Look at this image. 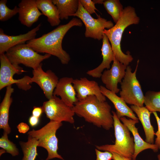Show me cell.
I'll list each match as a JSON object with an SVG mask.
<instances>
[{
    "mask_svg": "<svg viewBox=\"0 0 160 160\" xmlns=\"http://www.w3.org/2000/svg\"><path fill=\"white\" fill-rule=\"evenodd\" d=\"M52 1L58 9L60 20L68 19L76 12L79 7L78 0H52Z\"/></svg>",
    "mask_w": 160,
    "mask_h": 160,
    "instance_id": "603a6c76",
    "label": "cell"
},
{
    "mask_svg": "<svg viewBox=\"0 0 160 160\" xmlns=\"http://www.w3.org/2000/svg\"><path fill=\"white\" fill-rule=\"evenodd\" d=\"M144 104L150 111L160 112V91H148L144 95Z\"/></svg>",
    "mask_w": 160,
    "mask_h": 160,
    "instance_id": "d4e9b609",
    "label": "cell"
},
{
    "mask_svg": "<svg viewBox=\"0 0 160 160\" xmlns=\"http://www.w3.org/2000/svg\"><path fill=\"white\" fill-rule=\"evenodd\" d=\"M62 125V122L50 121L40 129H33L28 133V136L38 141V147H42L47 151V157L45 160L57 158L65 160L57 153L58 139L56 136L57 130Z\"/></svg>",
    "mask_w": 160,
    "mask_h": 160,
    "instance_id": "5b68a950",
    "label": "cell"
},
{
    "mask_svg": "<svg viewBox=\"0 0 160 160\" xmlns=\"http://www.w3.org/2000/svg\"><path fill=\"white\" fill-rule=\"evenodd\" d=\"M139 61L138 60L136 68L133 72L130 66H127L124 76L120 83L121 90L119 94L127 103L142 107L144 95L136 76Z\"/></svg>",
    "mask_w": 160,
    "mask_h": 160,
    "instance_id": "8992f818",
    "label": "cell"
},
{
    "mask_svg": "<svg viewBox=\"0 0 160 160\" xmlns=\"http://www.w3.org/2000/svg\"><path fill=\"white\" fill-rule=\"evenodd\" d=\"M17 128L19 132L20 133L25 134L30 129L29 127L25 123L21 122L17 126Z\"/></svg>",
    "mask_w": 160,
    "mask_h": 160,
    "instance_id": "1f68e13d",
    "label": "cell"
},
{
    "mask_svg": "<svg viewBox=\"0 0 160 160\" xmlns=\"http://www.w3.org/2000/svg\"><path fill=\"white\" fill-rule=\"evenodd\" d=\"M100 87L103 94L114 105L116 115L119 119L121 117L127 116L135 120H138L133 111L127 105L123 99L118 96L116 93L108 89L105 87L103 86H100Z\"/></svg>",
    "mask_w": 160,
    "mask_h": 160,
    "instance_id": "ac0fdd59",
    "label": "cell"
},
{
    "mask_svg": "<svg viewBox=\"0 0 160 160\" xmlns=\"http://www.w3.org/2000/svg\"><path fill=\"white\" fill-rule=\"evenodd\" d=\"M111 152L112 154L113 160H132V158L125 157L114 152Z\"/></svg>",
    "mask_w": 160,
    "mask_h": 160,
    "instance_id": "e575fe53",
    "label": "cell"
},
{
    "mask_svg": "<svg viewBox=\"0 0 160 160\" xmlns=\"http://www.w3.org/2000/svg\"><path fill=\"white\" fill-rule=\"evenodd\" d=\"M5 54L12 64L17 65L22 64L33 70L36 69L42 61L49 58L51 55L48 54H40L25 43L10 48Z\"/></svg>",
    "mask_w": 160,
    "mask_h": 160,
    "instance_id": "52a82bcc",
    "label": "cell"
},
{
    "mask_svg": "<svg viewBox=\"0 0 160 160\" xmlns=\"http://www.w3.org/2000/svg\"><path fill=\"white\" fill-rule=\"evenodd\" d=\"M73 80L72 77L61 78L59 80L53 93V95L60 96L64 103L71 108L79 101L73 84Z\"/></svg>",
    "mask_w": 160,
    "mask_h": 160,
    "instance_id": "2e32d148",
    "label": "cell"
},
{
    "mask_svg": "<svg viewBox=\"0 0 160 160\" xmlns=\"http://www.w3.org/2000/svg\"><path fill=\"white\" fill-rule=\"evenodd\" d=\"M23 154L22 160H35L38 153L37 147L38 142L35 138L28 136L26 142H19Z\"/></svg>",
    "mask_w": 160,
    "mask_h": 160,
    "instance_id": "cb8c5ba5",
    "label": "cell"
},
{
    "mask_svg": "<svg viewBox=\"0 0 160 160\" xmlns=\"http://www.w3.org/2000/svg\"><path fill=\"white\" fill-rule=\"evenodd\" d=\"M120 120L127 127L133 135L134 152L132 158V160H135L138 154L144 150L150 149L154 152H156L158 151L159 149L155 144H151L147 143L139 135L137 128L135 126L136 124L139 122L138 120L127 119L125 117L121 118Z\"/></svg>",
    "mask_w": 160,
    "mask_h": 160,
    "instance_id": "e0dca14e",
    "label": "cell"
},
{
    "mask_svg": "<svg viewBox=\"0 0 160 160\" xmlns=\"http://www.w3.org/2000/svg\"><path fill=\"white\" fill-rule=\"evenodd\" d=\"M14 91V89L12 85L6 87L4 97L0 105V128L3 129L4 132L8 134L11 132L8 123L9 111L12 101L11 95Z\"/></svg>",
    "mask_w": 160,
    "mask_h": 160,
    "instance_id": "44dd1931",
    "label": "cell"
},
{
    "mask_svg": "<svg viewBox=\"0 0 160 160\" xmlns=\"http://www.w3.org/2000/svg\"><path fill=\"white\" fill-rule=\"evenodd\" d=\"M28 122L29 124L31 127H35L39 124V118L32 115L29 118Z\"/></svg>",
    "mask_w": 160,
    "mask_h": 160,
    "instance_id": "836d02e7",
    "label": "cell"
},
{
    "mask_svg": "<svg viewBox=\"0 0 160 160\" xmlns=\"http://www.w3.org/2000/svg\"><path fill=\"white\" fill-rule=\"evenodd\" d=\"M73 84L79 101L84 99L88 96L95 95L100 101H106V97L102 93L100 87L96 81L83 77L74 79Z\"/></svg>",
    "mask_w": 160,
    "mask_h": 160,
    "instance_id": "4fadbf2b",
    "label": "cell"
},
{
    "mask_svg": "<svg viewBox=\"0 0 160 160\" xmlns=\"http://www.w3.org/2000/svg\"><path fill=\"white\" fill-rule=\"evenodd\" d=\"M18 19L21 23L30 28L43 15L39 9L35 0H22L18 4Z\"/></svg>",
    "mask_w": 160,
    "mask_h": 160,
    "instance_id": "9a60e30c",
    "label": "cell"
},
{
    "mask_svg": "<svg viewBox=\"0 0 160 160\" xmlns=\"http://www.w3.org/2000/svg\"><path fill=\"white\" fill-rule=\"evenodd\" d=\"M81 21L72 18L68 23L59 25L51 31L41 36L26 42V44L38 53H45L57 57L63 64H67L71 58L62 47L63 39L67 32L74 26L81 27Z\"/></svg>",
    "mask_w": 160,
    "mask_h": 160,
    "instance_id": "6da1fadb",
    "label": "cell"
},
{
    "mask_svg": "<svg viewBox=\"0 0 160 160\" xmlns=\"http://www.w3.org/2000/svg\"><path fill=\"white\" fill-rule=\"evenodd\" d=\"M6 152L5 151L4 149L0 150V156L3 153H4Z\"/></svg>",
    "mask_w": 160,
    "mask_h": 160,
    "instance_id": "8d00e7d4",
    "label": "cell"
},
{
    "mask_svg": "<svg viewBox=\"0 0 160 160\" xmlns=\"http://www.w3.org/2000/svg\"><path fill=\"white\" fill-rule=\"evenodd\" d=\"M113 120V127L115 138V144L96 146L97 149L118 153L125 157L132 158L134 152L133 137L127 126L121 123L116 113L112 111Z\"/></svg>",
    "mask_w": 160,
    "mask_h": 160,
    "instance_id": "277c9868",
    "label": "cell"
},
{
    "mask_svg": "<svg viewBox=\"0 0 160 160\" xmlns=\"http://www.w3.org/2000/svg\"><path fill=\"white\" fill-rule=\"evenodd\" d=\"M75 114L98 127L109 130L113 127L111 106L108 102L100 100L95 95L78 101L72 108Z\"/></svg>",
    "mask_w": 160,
    "mask_h": 160,
    "instance_id": "7a4b0ae2",
    "label": "cell"
},
{
    "mask_svg": "<svg viewBox=\"0 0 160 160\" xmlns=\"http://www.w3.org/2000/svg\"><path fill=\"white\" fill-rule=\"evenodd\" d=\"M7 0L0 1V20L5 21L11 18L19 12V7L16 6L13 9L6 5Z\"/></svg>",
    "mask_w": 160,
    "mask_h": 160,
    "instance_id": "4316f807",
    "label": "cell"
},
{
    "mask_svg": "<svg viewBox=\"0 0 160 160\" xmlns=\"http://www.w3.org/2000/svg\"><path fill=\"white\" fill-rule=\"evenodd\" d=\"M8 135L6 132H4L0 138V147L12 156H17L19 154L18 150L15 145L8 139Z\"/></svg>",
    "mask_w": 160,
    "mask_h": 160,
    "instance_id": "83f0119b",
    "label": "cell"
},
{
    "mask_svg": "<svg viewBox=\"0 0 160 160\" xmlns=\"http://www.w3.org/2000/svg\"><path fill=\"white\" fill-rule=\"evenodd\" d=\"M43 112L50 121L62 122L65 121L71 124L74 122L75 114L72 109L57 96L53 95L48 101L44 102L42 106Z\"/></svg>",
    "mask_w": 160,
    "mask_h": 160,
    "instance_id": "9c48e42d",
    "label": "cell"
},
{
    "mask_svg": "<svg viewBox=\"0 0 160 160\" xmlns=\"http://www.w3.org/2000/svg\"><path fill=\"white\" fill-rule=\"evenodd\" d=\"M41 24L27 33L17 36H9L5 34L0 29V55L5 53L9 49L17 45L25 44L26 42L35 38L37 32L40 29Z\"/></svg>",
    "mask_w": 160,
    "mask_h": 160,
    "instance_id": "5bb4252c",
    "label": "cell"
},
{
    "mask_svg": "<svg viewBox=\"0 0 160 160\" xmlns=\"http://www.w3.org/2000/svg\"><path fill=\"white\" fill-rule=\"evenodd\" d=\"M127 67L114 58L111 68L104 71L100 77L106 89L116 94L119 92L118 84L121 82Z\"/></svg>",
    "mask_w": 160,
    "mask_h": 160,
    "instance_id": "8fae6325",
    "label": "cell"
},
{
    "mask_svg": "<svg viewBox=\"0 0 160 160\" xmlns=\"http://www.w3.org/2000/svg\"><path fill=\"white\" fill-rule=\"evenodd\" d=\"M152 113L155 118L158 125V130L155 132V135L156 137L154 144L157 146L159 149H160V118L157 115L156 112H154Z\"/></svg>",
    "mask_w": 160,
    "mask_h": 160,
    "instance_id": "4dcf8cb0",
    "label": "cell"
},
{
    "mask_svg": "<svg viewBox=\"0 0 160 160\" xmlns=\"http://www.w3.org/2000/svg\"><path fill=\"white\" fill-rule=\"evenodd\" d=\"M108 13L116 23L120 18L124 8L119 0H105L103 4Z\"/></svg>",
    "mask_w": 160,
    "mask_h": 160,
    "instance_id": "484cf974",
    "label": "cell"
},
{
    "mask_svg": "<svg viewBox=\"0 0 160 160\" xmlns=\"http://www.w3.org/2000/svg\"><path fill=\"white\" fill-rule=\"evenodd\" d=\"M140 18L135 9L131 6L124 8L120 18L115 25L110 29L104 30L103 33L110 41L115 57L121 63L128 66L133 58L128 51L127 54L122 51L121 46V39L125 29L133 24H138Z\"/></svg>",
    "mask_w": 160,
    "mask_h": 160,
    "instance_id": "3957f363",
    "label": "cell"
},
{
    "mask_svg": "<svg viewBox=\"0 0 160 160\" xmlns=\"http://www.w3.org/2000/svg\"><path fill=\"white\" fill-rule=\"evenodd\" d=\"M102 40L103 44L101 49L102 61L97 67L87 72V74L93 78H100L104 69H108L110 68V64L113 61L115 58L109 41L104 34Z\"/></svg>",
    "mask_w": 160,
    "mask_h": 160,
    "instance_id": "d6986e66",
    "label": "cell"
},
{
    "mask_svg": "<svg viewBox=\"0 0 160 160\" xmlns=\"http://www.w3.org/2000/svg\"><path fill=\"white\" fill-rule=\"evenodd\" d=\"M130 108L137 114L142 125L145 136V141L149 144H153L155 132L150 120V115L152 113L143 106L131 105Z\"/></svg>",
    "mask_w": 160,
    "mask_h": 160,
    "instance_id": "ffe728a7",
    "label": "cell"
},
{
    "mask_svg": "<svg viewBox=\"0 0 160 160\" xmlns=\"http://www.w3.org/2000/svg\"><path fill=\"white\" fill-rule=\"evenodd\" d=\"M105 0H93L92 1L95 4H103Z\"/></svg>",
    "mask_w": 160,
    "mask_h": 160,
    "instance_id": "d590c367",
    "label": "cell"
},
{
    "mask_svg": "<svg viewBox=\"0 0 160 160\" xmlns=\"http://www.w3.org/2000/svg\"><path fill=\"white\" fill-rule=\"evenodd\" d=\"M81 4L84 9L90 15L93 13L96 14L97 16L98 15L96 13L95 10H98L95 6V4L91 0H80Z\"/></svg>",
    "mask_w": 160,
    "mask_h": 160,
    "instance_id": "f1b7e54d",
    "label": "cell"
},
{
    "mask_svg": "<svg viewBox=\"0 0 160 160\" xmlns=\"http://www.w3.org/2000/svg\"><path fill=\"white\" fill-rule=\"evenodd\" d=\"M42 65L41 63L36 69L33 70V76L31 77V81L32 83L35 82L39 86L46 97L49 100L53 96L54 91L59 79L51 70L44 71Z\"/></svg>",
    "mask_w": 160,
    "mask_h": 160,
    "instance_id": "30bf717a",
    "label": "cell"
},
{
    "mask_svg": "<svg viewBox=\"0 0 160 160\" xmlns=\"http://www.w3.org/2000/svg\"><path fill=\"white\" fill-rule=\"evenodd\" d=\"M37 6L52 26L58 25L60 22L58 9L52 0H36Z\"/></svg>",
    "mask_w": 160,
    "mask_h": 160,
    "instance_id": "7402d4cb",
    "label": "cell"
},
{
    "mask_svg": "<svg viewBox=\"0 0 160 160\" xmlns=\"http://www.w3.org/2000/svg\"><path fill=\"white\" fill-rule=\"evenodd\" d=\"M95 151L96 155V160H111L113 159L112 153L108 151L102 152L96 148Z\"/></svg>",
    "mask_w": 160,
    "mask_h": 160,
    "instance_id": "f546056e",
    "label": "cell"
},
{
    "mask_svg": "<svg viewBox=\"0 0 160 160\" xmlns=\"http://www.w3.org/2000/svg\"><path fill=\"white\" fill-rule=\"evenodd\" d=\"M43 112L42 107L34 106L32 112V115L40 118Z\"/></svg>",
    "mask_w": 160,
    "mask_h": 160,
    "instance_id": "d6a6232c",
    "label": "cell"
},
{
    "mask_svg": "<svg viewBox=\"0 0 160 160\" xmlns=\"http://www.w3.org/2000/svg\"><path fill=\"white\" fill-rule=\"evenodd\" d=\"M0 90L14 84L17 86L20 83V79H14L13 76L25 71L19 65L12 64L5 53L0 55Z\"/></svg>",
    "mask_w": 160,
    "mask_h": 160,
    "instance_id": "7c38bea8",
    "label": "cell"
},
{
    "mask_svg": "<svg viewBox=\"0 0 160 160\" xmlns=\"http://www.w3.org/2000/svg\"><path fill=\"white\" fill-rule=\"evenodd\" d=\"M157 157L158 160H160V153L157 156Z\"/></svg>",
    "mask_w": 160,
    "mask_h": 160,
    "instance_id": "74e56055",
    "label": "cell"
},
{
    "mask_svg": "<svg viewBox=\"0 0 160 160\" xmlns=\"http://www.w3.org/2000/svg\"><path fill=\"white\" fill-rule=\"evenodd\" d=\"M72 16L78 17L84 24L86 37L98 40L102 39L105 29H110L114 26L111 21L107 20L100 15L97 19L94 18L84 9L79 0L78 9Z\"/></svg>",
    "mask_w": 160,
    "mask_h": 160,
    "instance_id": "ba28073f",
    "label": "cell"
}]
</instances>
